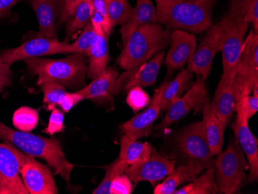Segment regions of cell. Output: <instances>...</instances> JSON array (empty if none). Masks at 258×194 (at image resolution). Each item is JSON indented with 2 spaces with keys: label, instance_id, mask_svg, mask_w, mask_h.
<instances>
[{
  "label": "cell",
  "instance_id": "21",
  "mask_svg": "<svg viewBox=\"0 0 258 194\" xmlns=\"http://www.w3.org/2000/svg\"><path fill=\"white\" fill-rule=\"evenodd\" d=\"M231 128L249 163L250 174L248 176V182H255L258 179L257 139L250 131L248 121L243 122L235 121L231 124Z\"/></svg>",
  "mask_w": 258,
  "mask_h": 194
},
{
  "label": "cell",
  "instance_id": "42",
  "mask_svg": "<svg viewBox=\"0 0 258 194\" xmlns=\"http://www.w3.org/2000/svg\"><path fill=\"white\" fill-rule=\"evenodd\" d=\"M88 2L89 3L93 10L99 13L104 17L109 19L108 18V13H107L105 0H88Z\"/></svg>",
  "mask_w": 258,
  "mask_h": 194
},
{
  "label": "cell",
  "instance_id": "37",
  "mask_svg": "<svg viewBox=\"0 0 258 194\" xmlns=\"http://www.w3.org/2000/svg\"><path fill=\"white\" fill-rule=\"evenodd\" d=\"M133 190V182L127 174L117 176L111 182L110 187L111 194H130Z\"/></svg>",
  "mask_w": 258,
  "mask_h": 194
},
{
  "label": "cell",
  "instance_id": "13",
  "mask_svg": "<svg viewBox=\"0 0 258 194\" xmlns=\"http://www.w3.org/2000/svg\"><path fill=\"white\" fill-rule=\"evenodd\" d=\"M167 82L168 81H164L160 87L156 90L154 96L145 111L121 124L124 135L128 138L137 140L147 137L151 134L153 124L160 115L161 100Z\"/></svg>",
  "mask_w": 258,
  "mask_h": 194
},
{
  "label": "cell",
  "instance_id": "27",
  "mask_svg": "<svg viewBox=\"0 0 258 194\" xmlns=\"http://www.w3.org/2000/svg\"><path fill=\"white\" fill-rule=\"evenodd\" d=\"M192 74L187 69H182L171 82H168L162 93L161 111H166L177 101L184 91L191 85Z\"/></svg>",
  "mask_w": 258,
  "mask_h": 194
},
{
  "label": "cell",
  "instance_id": "8",
  "mask_svg": "<svg viewBox=\"0 0 258 194\" xmlns=\"http://www.w3.org/2000/svg\"><path fill=\"white\" fill-rule=\"evenodd\" d=\"M58 53H70L69 43L59 41L57 38H49L38 33L37 37L27 39L18 47L1 52L0 57L11 66L19 60Z\"/></svg>",
  "mask_w": 258,
  "mask_h": 194
},
{
  "label": "cell",
  "instance_id": "14",
  "mask_svg": "<svg viewBox=\"0 0 258 194\" xmlns=\"http://www.w3.org/2000/svg\"><path fill=\"white\" fill-rule=\"evenodd\" d=\"M23 183L31 194H56L58 189L50 169L45 165L26 155L20 168Z\"/></svg>",
  "mask_w": 258,
  "mask_h": 194
},
{
  "label": "cell",
  "instance_id": "44",
  "mask_svg": "<svg viewBox=\"0 0 258 194\" xmlns=\"http://www.w3.org/2000/svg\"><path fill=\"white\" fill-rule=\"evenodd\" d=\"M0 194H11L10 191L5 187L2 182L0 181Z\"/></svg>",
  "mask_w": 258,
  "mask_h": 194
},
{
  "label": "cell",
  "instance_id": "4",
  "mask_svg": "<svg viewBox=\"0 0 258 194\" xmlns=\"http://www.w3.org/2000/svg\"><path fill=\"white\" fill-rule=\"evenodd\" d=\"M24 62L29 72L38 77V85L46 81L70 88H81L85 85L88 72L87 55L72 53L59 60L33 57Z\"/></svg>",
  "mask_w": 258,
  "mask_h": 194
},
{
  "label": "cell",
  "instance_id": "24",
  "mask_svg": "<svg viewBox=\"0 0 258 194\" xmlns=\"http://www.w3.org/2000/svg\"><path fill=\"white\" fill-rule=\"evenodd\" d=\"M156 12V8L151 0H136L132 15L120 30L123 43L124 44L132 33L141 26L154 23Z\"/></svg>",
  "mask_w": 258,
  "mask_h": 194
},
{
  "label": "cell",
  "instance_id": "39",
  "mask_svg": "<svg viewBox=\"0 0 258 194\" xmlns=\"http://www.w3.org/2000/svg\"><path fill=\"white\" fill-rule=\"evenodd\" d=\"M83 97L81 96L78 92H74V93H68L66 92L63 95L62 99L60 100L59 106L63 109L65 112H69L75 105L80 103L81 101H83Z\"/></svg>",
  "mask_w": 258,
  "mask_h": 194
},
{
  "label": "cell",
  "instance_id": "9",
  "mask_svg": "<svg viewBox=\"0 0 258 194\" xmlns=\"http://www.w3.org/2000/svg\"><path fill=\"white\" fill-rule=\"evenodd\" d=\"M206 32L187 66V70L191 74H196L205 81L212 70L214 56L222 48L221 30L219 24L210 26Z\"/></svg>",
  "mask_w": 258,
  "mask_h": 194
},
{
  "label": "cell",
  "instance_id": "38",
  "mask_svg": "<svg viewBox=\"0 0 258 194\" xmlns=\"http://www.w3.org/2000/svg\"><path fill=\"white\" fill-rule=\"evenodd\" d=\"M63 128V113L57 108H54L52 111L50 118H49L48 125L46 127V133L50 136H53L56 133H60Z\"/></svg>",
  "mask_w": 258,
  "mask_h": 194
},
{
  "label": "cell",
  "instance_id": "1",
  "mask_svg": "<svg viewBox=\"0 0 258 194\" xmlns=\"http://www.w3.org/2000/svg\"><path fill=\"white\" fill-rule=\"evenodd\" d=\"M217 0H156L154 23L169 30L191 33L207 31L212 25L213 10Z\"/></svg>",
  "mask_w": 258,
  "mask_h": 194
},
{
  "label": "cell",
  "instance_id": "10",
  "mask_svg": "<svg viewBox=\"0 0 258 194\" xmlns=\"http://www.w3.org/2000/svg\"><path fill=\"white\" fill-rule=\"evenodd\" d=\"M208 98L205 80L197 76V81L192 84L189 91L171 105L166 116L156 127V130L163 131L169 128L171 124L183 118L192 110L195 113L201 112Z\"/></svg>",
  "mask_w": 258,
  "mask_h": 194
},
{
  "label": "cell",
  "instance_id": "23",
  "mask_svg": "<svg viewBox=\"0 0 258 194\" xmlns=\"http://www.w3.org/2000/svg\"><path fill=\"white\" fill-rule=\"evenodd\" d=\"M204 170L201 166L189 162L179 166L166 176L163 182L155 186L154 194H173L184 182H192Z\"/></svg>",
  "mask_w": 258,
  "mask_h": 194
},
{
  "label": "cell",
  "instance_id": "3",
  "mask_svg": "<svg viewBox=\"0 0 258 194\" xmlns=\"http://www.w3.org/2000/svg\"><path fill=\"white\" fill-rule=\"evenodd\" d=\"M172 30L158 23L136 29L124 44L118 63L125 71L137 69L170 44Z\"/></svg>",
  "mask_w": 258,
  "mask_h": 194
},
{
  "label": "cell",
  "instance_id": "15",
  "mask_svg": "<svg viewBox=\"0 0 258 194\" xmlns=\"http://www.w3.org/2000/svg\"><path fill=\"white\" fill-rule=\"evenodd\" d=\"M164 56L163 50L158 52L151 60L141 65L137 69L126 71L125 73L117 80L114 95L121 91L124 83H125L124 89L127 91L135 87L144 88L154 85L163 62Z\"/></svg>",
  "mask_w": 258,
  "mask_h": 194
},
{
  "label": "cell",
  "instance_id": "30",
  "mask_svg": "<svg viewBox=\"0 0 258 194\" xmlns=\"http://www.w3.org/2000/svg\"><path fill=\"white\" fill-rule=\"evenodd\" d=\"M105 4L108 18L113 27L124 25L134 9L128 0H105Z\"/></svg>",
  "mask_w": 258,
  "mask_h": 194
},
{
  "label": "cell",
  "instance_id": "6",
  "mask_svg": "<svg viewBox=\"0 0 258 194\" xmlns=\"http://www.w3.org/2000/svg\"><path fill=\"white\" fill-rule=\"evenodd\" d=\"M218 24L222 35L223 75H227L238 60L249 27L240 0H230L228 10Z\"/></svg>",
  "mask_w": 258,
  "mask_h": 194
},
{
  "label": "cell",
  "instance_id": "5",
  "mask_svg": "<svg viewBox=\"0 0 258 194\" xmlns=\"http://www.w3.org/2000/svg\"><path fill=\"white\" fill-rule=\"evenodd\" d=\"M217 156L213 166L217 193H237L248 182L249 165L237 140L232 138L227 149Z\"/></svg>",
  "mask_w": 258,
  "mask_h": 194
},
{
  "label": "cell",
  "instance_id": "43",
  "mask_svg": "<svg viewBox=\"0 0 258 194\" xmlns=\"http://www.w3.org/2000/svg\"><path fill=\"white\" fill-rule=\"evenodd\" d=\"M20 0H0V19L6 17Z\"/></svg>",
  "mask_w": 258,
  "mask_h": 194
},
{
  "label": "cell",
  "instance_id": "41",
  "mask_svg": "<svg viewBox=\"0 0 258 194\" xmlns=\"http://www.w3.org/2000/svg\"><path fill=\"white\" fill-rule=\"evenodd\" d=\"M81 0H63V12L60 22L65 23L72 17Z\"/></svg>",
  "mask_w": 258,
  "mask_h": 194
},
{
  "label": "cell",
  "instance_id": "35",
  "mask_svg": "<svg viewBox=\"0 0 258 194\" xmlns=\"http://www.w3.org/2000/svg\"><path fill=\"white\" fill-rule=\"evenodd\" d=\"M127 104L135 112L143 109L150 103V97L142 87H135L128 90Z\"/></svg>",
  "mask_w": 258,
  "mask_h": 194
},
{
  "label": "cell",
  "instance_id": "29",
  "mask_svg": "<svg viewBox=\"0 0 258 194\" xmlns=\"http://www.w3.org/2000/svg\"><path fill=\"white\" fill-rule=\"evenodd\" d=\"M91 10L92 8L88 0H81L72 17L67 22L68 27L65 43H68L75 33L78 30H83L91 22Z\"/></svg>",
  "mask_w": 258,
  "mask_h": 194
},
{
  "label": "cell",
  "instance_id": "18",
  "mask_svg": "<svg viewBox=\"0 0 258 194\" xmlns=\"http://www.w3.org/2000/svg\"><path fill=\"white\" fill-rule=\"evenodd\" d=\"M236 78L258 86V33L252 30L245 39L241 53L234 66Z\"/></svg>",
  "mask_w": 258,
  "mask_h": 194
},
{
  "label": "cell",
  "instance_id": "33",
  "mask_svg": "<svg viewBox=\"0 0 258 194\" xmlns=\"http://www.w3.org/2000/svg\"><path fill=\"white\" fill-rule=\"evenodd\" d=\"M43 92V102L48 109H53L59 105L60 100L66 94L64 86L57 82L46 81L40 85Z\"/></svg>",
  "mask_w": 258,
  "mask_h": 194
},
{
  "label": "cell",
  "instance_id": "36",
  "mask_svg": "<svg viewBox=\"0 0 258 194\" xmlns=\"http://www.w3.org/2000/svg\"><path fill=\"white\" fill-rule=\"evenodd\" d=\"M245 20L251 24L253 32L258 33V0H240Z\"/></svg>",
  "mask_w": 258,
  "mask_h": 194
},
{
  "label": "cell",
  "instance_id": "19",
  "mask_svg": "<svg viewBox=\"0 0 258 194\" xmlns=\"http://www.w3.org/2000/svg\"><path fill=\"white\" fill-rule=\"evenodd\" d=\"M38 20L40 35L57 38L56 28L63 12V0H30Z\"/></svg>",
  "mask_w": 258,
  "mask_h": 194
},
{
  "label": "cell",
  "instance_id": "16",
  "mask_svg": "<svg viewBox=\"0 0 258 194\" xmlns=\"http://www.w3.org/2000/svg\"><path fill=\"white\" fill-rule=\"evenodd\" d=\"M235 76L234 68L227 75H222L211 103L210 109L227 126L229 120L235 111V93L233 88V78Z\"/></svg>",
  "mask_w": 258,
  "mask_h": 194
},
{
  "label": "cell",
  "instance_id": "22",
  "mask_svg": "<svg viewBox=\"0 0 258 194\" xmlns=\"http://www.w3.org/2000/svg\"><path fill=\"white\" fill-rule=\"evenodd\" d=\"M91 25L96 31L97 35L87 55L88 57L87 77L92 80L107 68L109 63L110 55L108 36L104 33L102 26L97 24H91Z\"/></svg>",
  "mask_w": 258,
  "mask_h": 194
},
{
  "label": "cell",
  "instance_id": "11",
  "mask_svg": "<svg viewBox=\"0 0 258 194\" xmlns=\"http://www.w3.org/2000/svg\"><path fill=\"white\" fill-rule=\"evenodd\" d=\"M26 155L10 143H0V181L11 194H28L20 177Z\"/></svg>",
  "mask_w": 258,
  "mask_h": 194
},
{
  "label": "cell",
  "instance_id": "17",
  "mask_svg": "<svg viewBox=\"0 0 258 194\" xmlns=\"http://www.w3.org/2000/svg\"><path fill=\"white\" fill-rule=\"evenodd\" d=\"M171 47L166 58L169 72L182 69L188 63L197 47L194 33L180 30H173L171 36Z\"/></svg>",
  "mask_w": 258,
  "mask_h": 194
},
{
  "label": "cell",
  "instance_id": "26",
  "mask_svg": "<svg viewBox=\"0 0 258 194\" xmlns=\"http://www.w3.org/2000/svg\"><path fill=\"white\" fill-rule=\"evenodd\" d=\"M152 145L141 143L128 138L125 135L121 139V151L119 158L129 166H136L146 161L152 153Z\"/></svg>",
  "mask_w": 258,
  "mask_h": 194
},
{
  "label": "cell",
  "instance_id": "20",
  "mask_svg": "<svg viewBox=\"0 0 258 194\" xmlns=\"http://www.w3.org/2000/svg\"><path fill=\"white\" fill-rule=\"evenodd\" d=\"M118 73L114 68H105L92 82L77 92L83 97L84 100L101 102L111 99L114 95Z\"/></svg>",
  "mask_w": 258,
  "mask_h": 194
},
{
  "label": "cell",
  "instance_id": "32",
  "mask_svg": "<svg viewBox=\"0 0 258 194\" xmlns=\"http://www.w3.org/2000/svg\"><path fill=\"white\" fill-rule=\"evenodd\" d=\"M128 165L125 162L121 160L120 158L116 159L111 164L108 165L105 169V175L101 183L96 189L93 190V194H111L110 187L111 182L117 176L124 174L127 170Z\"/></svg>",
  "mask_w": 258,
  "mask_h": 194
},
{
  "label": "cell",
  "instance_id": "40",
  "mask_svg": "<svg viewBox=\"0 0 258 194\" xmlns=\"http://www.w3.org/2000/svg\"><path fill=\"white\" fill-rule=\"evenodd\" d=\"M11 82L12 72L10 66L0 57V92H2L4 88L10 86Z\"/></svg>",
  "mask_w": 258,
  "mask_h": 194
},
{
  "label": "cell",
  "instance_id": "12",
  "mask_svg": "<svg viewBox=\"0 0 258 194\" xmlns=\"http://www.w3.org/2000/svg\"><path fill=\"white\" fill-rule=\"evenodd\" d=\"M175 169V161L164 157L153 148L146 161L136 166H128L125 173L136 183L146 181L155 187L157 182L165 179Z\"/></svg>",
  "mask_w": 258,
  "mask_h": 194
},
{
  "label": "cell",
  "instance_id": "2",
  "mask_svg": "<svg viewBox=\"0 0 258 194\" xmlns=\"http://www.w3.org/2000/svg\"><path fill=\"white\" fill-rule=\"evenodd\" d=\"M0 140L14 145L32 157L44 159L49 166L67 182H69L75 166L66 159L60 143L30 133L9 128L0 121Z\"/></svg>",
  "mask_w": 258,
  "mask_h": 194
},
{
  "label": "cell",
  "instance_id": "28",
  "mask_svg": "<svg viewBox=\"0 0 258 194\" xmlns=\"http://www.w3.org/2000/svg\"><path fill=\"white\" fill-rule=\"evenodd\" d=\"M217 186L214 176V168H208L205 173L196 178L191 183L180 189H177L173 194H216Z\"/></svg>",
  "mask_w": 258,
  "mask_h": 194
},
{
  "label": "cell",
  "instance_id": "25",
  "mask_svg": "<svg viewBox=\"0 0 258 194\" xmlns=\"http://www.w3.org/2000/svg\"><path fill=\"white\" fill-rule=\"evenodd\" d=\"M210 99H207L203 108L204 133L210 150L214 156H217L222 151L224 140V126L217 115L211 111L210 107Z\"/></svg>",
  "mask_w": 258,
  "mask_h": 194
},
{
  "label": "cell",
  "instance_id": "7",
  "mask_svg": "<svg viewBox=\"0 0 258 194\" xmlns=\"http://www.w3.org/2000/svg\"><path fill=\"white\" fill-rule=\"evenodd\" d=\"M175 140L178 150L185 163L192 162L204 169L212 167L214 155L207 143L202 121L189 124L181 130Z\"/></svg>",
  "mask_w": 258,
  "mask_h": 194
},
{
  "label": "cell",
  "instance_id": "34",
  "mask_svg": "<svg viewBox=\"0 0 258 194\" xmlns=\"http://www.w3.org/2000/svg\"><path fill=\"white\" fill-rule=\"evenodd\" d=\"M97 33L91 25V22L83 29L81 35L72 44H69L70 53H82L88 55L93 43L95 41Z\"/></svg>",
  "mask_w": 258,
  "mask_h": 194
},
{
  "label": "cell",
  "instance_id": "31",
  "mask_svg": "<svg viewBox=\"0 0 258 194\" xmlns=\"http://www.w3.org/2000/svg\"><path fill=\"white\" fill-rule=\"evenodd\" d=\"M38 122V111L30 107H21L14 112L13 116L14 126L26 133H30L37 128Z\"/></svg>",
  "mask_w": 258,
  "mask_h": 194
}]
</instances>
